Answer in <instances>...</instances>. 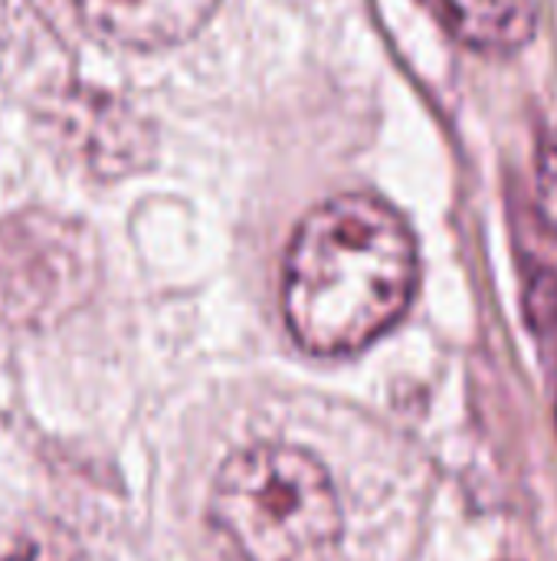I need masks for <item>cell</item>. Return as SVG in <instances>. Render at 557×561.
<instances>
[{"mask_svg":"<svg viewBox=\"0 0 557 561\" xmlns=\"http://www.w3.org/2000/svg\"><path fill=\"white\" fill-rule=\"evenodd\" d=\"M417 240L371 194H338L295 230L282 273V312L312 355H351L381 339L417 289Z\"/></svg>","mask_w":557,"mask_h":561,"instance_id":"6da1fadb","label":"cell"},{"mask_svg":"<svg viewBox=\"0 0 557 561\" xmlns=\"http://www.w3.org/2000/svg\"><path fill=\"white\" fill-rule=\"evenodd\" d=\"M210 523L236 561H332L341 503L315 454L256 444L220 467Z\"/></svg>","mask_w":557,"mask_h":561,"instance_id":"7a4b0ae2","label":"cell"},{"mask_svg":"<svg viewBox=\"0 0 557 561\" xmlns=\"http://www.w3.org/2000/svg\"><path fill=\"white\" fill-rule=\"evenodd\" d=\"M220 0H76L89 33L125 49H161L190 39Z\"/></svg>","mask_w":557,"mask_h":561,"instance_id":"3957f363","label":"cell"},{"mask_svg":"<svg viewBox=\"0 0 557 561\" xmlns=\"http://www.w3.org/2000/svg\"><path fill=\"white\" fill-rule=\"evenodd\" d=\"M456 33L483 49H515L535 30L529 0H443Z\"/></svg>","mask_w":557,"mask_h":561,"instance_id":"277c9868","label":"cell"},{"mask_svg":"<svg viewBox=\"0 0 557 561\" xmlns=\"http://www.w3.org/2000/svg\"><path fill=\"white\" fill-rule=\"evenodd\" d=\"M0 561H82L76 546L56 533H13L0 539Z\"/></svg>","mask_w":557,"mask_h":561,"instance_id":"5b68a950","label":"cell"},{"mask_svg":"<svg viewBox=\"0 0 557 561\" xmlns=\"http://www.w3.org/2000/svg\"><path fill=\"white\" fill-rule=\"evenodd\" d=\"M542 164H545V174H548L552 181H557V131L548 138V145H545Z\"/></svg>","mask_w":557,"mask_h":561,"instance_id":"8992f818","label":"cell"}]
</instances>
